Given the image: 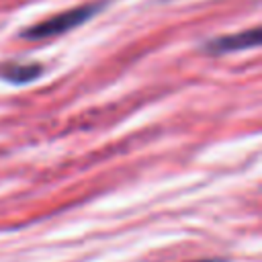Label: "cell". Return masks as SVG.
Returning <instances> with one entry per match:
<instances>
[{
  "mask_svg": "<svg viewBox=\"0 0 262 262\" xmlns=\"http://www.w3.org/2000/svg\"><path fill=\"white\" fill-rule=\"evenodd\" d=\"M100 2H90V4H82V6H76L72 10H63V12H57L37 25H31L29 29H25L20 33V37L29 39V41H41V39H49V37H57V35H63L76 27H80L82 23L90 20L98 10H100Z\"/></svg>",
  "mask_w": 262,
  "mask_h": 262,
  "instance_id": "cell-1",
  "label": "cell"
},
{
  "mask_svg": "<svg viewBox=\"0 0 262 262\" xmlns=\"http://www.w3.org/2000/svg\"><path fill=\"white\" fill-rule=\"evenodd\" d=\"M260 45V29H248V31H239L235 35H223L217 39H211L205 43V51L213 53V55H221V53H231V51H242V49H252Z\"/></svg>",
  "mask_w": 262,
  "mask_h": 262,
  "instance_id": "cell-2",
  "label": "cell"
},
{
  "mask_svg": "<svg viewBox=\"0 0 262 262\" xmlns=\"http://www.w3.org/2000/svg\"><path fill=\"white\" fill-rule=\"evenodd\" d=\"M43 68L39 63H10L0 70V76L8 80L10 84H25L31 80H37L41 76Z\"/></svg>",
  "mask_w": 262,
  "mask_h": 262,
  "instance_id": "cell-3",
  "label": "cell"
},
{
  "mask_svg": "<svg viewBox=\"0 0 262 262\" xmlns=\"http://www.w3.org/2000/svg\"><path fill=\"white\" fill-rule=\"evenodd\" d=\"M192 262H227L225 258H205V260H192Z\"/></svg>",
  "mask_w": 262,
  "mask_h": 262,
  "instance_id": "cell-4",
  "label": "cell"
}]
</instances>
